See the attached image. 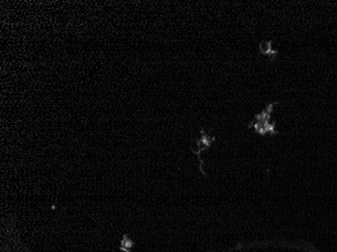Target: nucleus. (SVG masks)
<instances>
[{"mask_svg":"<svg viewBox=\"0 0 337 252\" xmlns=\"http://www.w3.org/2000/svg\"><path fill=\"white\" fill-rule=\"evenodd\" d=\"M279 104H280L279 101L267 103L266 108L260 113L254 115V119L251 122H249L248 128H253L256 133L263 136L267 134L270 135L278 134L279 132L276 130L277 122L276 121L272 122L271 117L274 111V107Z\"/></svg>","mask_w":337,"mask_h":252,"instance_id":"f257e3e1","label":"nucleus"},{"mask_svg":"<svg viewBox=\"0 0 337 252\" xmlns=\"http://www.w3.org/2000/svg\"><path fill=\"white\" fill-rule=\"evenodd\" d=\"M215 140V137L214 136H210L208 135L203 129H201V137L197 140V146H198V151L195 152L193 151L194 154H196L197 156H199L201 154L202 151L210 148L211 143Z\"/></svg>","mask_w":337,"mask_h":252,"instance_id":"f03ea898","label":"nucleus"},{"mask_svg":"<svg viewBox=\"0 0 337 252\" xmlns=\"http://www.w3.org/2000/svg\"><path fill=\"white\" fill-rule=\"evenodd\" d=\"M258 50H259V53L261 55H265V56H268L272 59H275L279 52L277 50H274L273 49V42L272 41H267V42H261L259 44V47H258Z\"/></svg>","mask_w":337,"mask_h":252,"instance_id":"7ed1b4c3","label":"nucleus"}]
</instances>
